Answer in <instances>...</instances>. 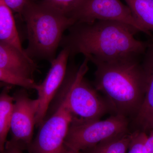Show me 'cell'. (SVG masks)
I'll return each instance as SVG.
<instances>
[{
  "instance_id": "6",
  "label": "cell",
  "mask_w": 153,
  "mask_h": 153,
  "mask_svg": "<svg viewBox=\"0 0 153 153\" xmlns=\"http://www.w3.org/2000/svg\"><path fill=\"white\" fill-rule=\"evenodd\" d=\"M57 104L54 112L39 126L29 153H60L63 149L73 115L63 103Z\"/></svg>"
},
{
  "instance_id": "11",
  "label": "cell",
  "mask_w": 153,
  "mask_h": 153,
  "mask_svg": "<svg viewBox=\"0 0 153 153\" xmlns=\"http://www.w3.org/2000/svg\"><path fill=\"white\" fill-rule=\"evenodd\" d=\"M0 68L19 77L34 79L38 66L34 60L16 48L0 42Z\"/></svg>"
},
{
  "instance_id": "8",
  "label": "cell",
  "mask_w": 153,
  "mask_h": 153,
  "mask_svg": "<svg viewBox=\"0 0 153 153\" xmlns=\"http://www.w3.org/2000/svg\"><path fill=\"white\" fill-rule=\"evenodd\" d=\"M26 88L17 91L13 96L14 105L11 119V139L9 140L23 151H29L39 107L38 99L30 98Z\"/></svg>"
},
{
  "instance_id": "10",
  "label": "cell",
  "mask_w": 153,
  "mask_h": 153,
  "mask_svg": "<svg viewBox=\"0 0 153 153\" xmlns=\"http://www.w3.org/2000/svg\"><path fill=\"white\" fill-rule=\"evenodd\" d=\"M141 61L145 80L143 101L138 112L133 118L135 130L149 134L153 128V38Z\"/></svg>"
},
{
  "instance_id": "3",
  "label": "cell",
  "mask_w": 153,
  "mask_h": 153,
  "mask_svg": "<svg viewBox=\"0 0 153 153\" xmlns=\"http://www.w3.org/2000/svg\"><path fill=\"white\" fill-rule=\"evenodd\" d=\"M21 16L25 22L28 46L25 51L31 59L52 61L63 33L75 24L74 20L40 1L29 0Z\"/></svg>"
},
{
  "instance_id": "2",
  "label": "cell",
  "mask_w": 153,
  "mask_h": 153,
  "mask_svg": "<svg viewBox=\"0 0 153 153\" xmlns=\"http://www.w3.org/2000/svg\"><path fill=\"white\" fill-rule=\"evenodd\" d=\"M95 86L105 96L114 114L133 118L145 94V80L139 58L96 66Z\"/></svg>"
},
{
  "instance_id": "1",
  "label": "cell",
  "mask_w": 153,
  "mask_h": 153,
  "mask_svg": "<svg viewBox=\"0 0 153 153\" xmlns=\"http://www.w3.org/2000/svg\"><path fill=\"white\" fill-rule=\"evenodd\" d=\"M68 30L60 47L68 49L70 58L82 54L96 66L139 58L149 44L136 39V30L114 21L75 23Z\"/></svg>"
},
{
  "instance_id": "16",
  "label": "cell",
  "mask_w": 153,
  "mask_h": 153,
  "mask_svg": "<svg viewBox=\"0 0 153 153\" xmlns=\"http://www.w3.org/2000/svg\"><path fill=\"white\" fill-rule=\"evenodd\" d=\"M0 82L11 85H18L26 89L36 90L38 84L34 79H27L16 76L0 68Z\"/></svg>"
},
{
  "instance_id": "12",
  "label": "cell",
  "mask_w": 153,
  "mask_h": 153,
  "mask_svg": "<svg viewBox=\"0 0 153 153\" xmlns=\"http://www.w3.org/2000/svg\"><path fill=\"white\" fill-rule=\"evenodd\" d=\"M13 13L3 0H0V42L9 44L27 55L22 47Z\"/></svg>"
},
{
  "instance_id": "14",
  "label": "cell",
  "mask_w": 153,
  "mask_h": 153,
  "mask_svg": "<svg viewBox=\"0 0 153 153\" xmlns=\"http://www.w3.org/2000/svg\"><path fill=\"white\" fill-rule=\"evenodd\" d=\"M143 33L153 32V0H124Z\"/></svg>"
},
{
  "instance_id": "17",
  "label": "cell",
  "mask_w": 153,
  "mask_h": 153,
  "mask_svg": "<svg viewBox=\"0 0 153 153\" xmlns=\"http://www.w3.org/2000/svg\"><path fill=\"white\" fill-rule=\"evenodd\" d=\"M82 0H42L47 5L69 17Z\"/></svg>"
},
{
  "instance_id": "15",
  "label": "cell",
  "mask_w": 153,
  "mask_h": 153,
  "mask_svg": "<svg viewBox=\"0 0 153 153\" xmlns=\"http://www.w3.org/2000/svg\"><path fill=\"white\" fill-rule=\"evenodd\" d=\"M132 137L133 132H129L100 143L88 150L90 151L89 153H127Z\"/></svg>"
},
{
  "instance_id": "20",
  "label": "cell",
  "mask_w": 153,
  "mask_h": 153,
  "mask_svg": "<svg viewBox=\"0 0 153 153\" xmlns=\"http://www.w3.org/2000/svg\"><path fill=\"white\" fill-rule=\"evenodd\" d=\"M0 153H23V151L8 140L6 143L4 149Z\"/></svg>"
},
{
  "instance_id": "5",
  "label": "cell",
  "mask_w": 153,
  "mask_h": 153,
  "mask_svg": "<svg viewBox=\"0 0 153 153\" xmlns=\"http://www.w3.org/2000/svg\"><path fill=\"white\" fill-rule=\"evenodd\" d=\"M128 118L114 114L105 120H85L73 117L64 145L77 152L129 132Z\"/></svg>"
},
{
  "instance_id": "9",
  "label": "cell",
  "mask_w": 153,
  "mask_h": 153,
  "mask_svg": "<svg viewBox=\"0 0 153 153\" xmlns=\"http://www.w3.org/2000/svg\"><path fill=\"white\" fill-rule=\"evenodd\" d=\"M69 51L63 48L57 57L51 61V67L44 81L38 84L39 107L36 117V126H39L46 118L50 103L60 89L67 71Z\"/></svg>"
},
{
  "instance_id": "18",
  "label": "cell",
  "mask_w": 153,
  "mask_h": 153,
  "mask_svg": "<svg viewBox=\"0 0 153 153\" xmlns=\"http://www.w3.org/2000/svg\"><path fill=\"white\" fill-rule=\"evenodd\" d=\"M148 137L144 132L134 131L127 153H144V146Z\"/></svg>"
},
{
  "instance_id": "4",
  "label": "cell",
  "mask_w": 153,
  "mask_h": 153,
  "mask_svg": "<svg viewBox=\"0 0 153 153\" xmlns=\"http://www.w3.org/2000/svg\"><path fill=\"white\" fill-rule=\"evenodd\" d=\"M89 61L85 58L77 67L67 68L66 76L57 93L61 102L70 111L73 117L85 120H97L110 111L105 100L86 81Z\"/></svg>"
},
{
  "instance_id": "24",
  "label": "cell",
  "mask_w": 153,
  "mask_h": 153,
  "mask_svg": "<svg viewBox=\"0 0 153 153\" xmlns=\"http://www.w3.org/2000/svg\"><path fill=\"white\" fill-rule=\"evenodd\" d=\"M81 153H82V152H81Z\"/></svg>"
},
{
  "instance_id": "19",
  "label": "cell",
  "mask_w": 153,
  "mask_h": 153,
  "mask_svg": "<svg viewBox=\"0 0 153 153\" xmlns=\"http://www.w3.org/2000/svg\"><path fill=\"white\" fill-rule=\"evenodd\" d=\"M29 0H3L12 12L21 16L23 9Z\"/></svg>"
},
{
  "instance_id": "7",
  "label": "cell",
  "mask_w": 153,
  "mask_h": 153,
  "mask_svg": "<svg viewBox=\"0 0 153 153\" xmlns=\"http://www.w3.org/2000/svg\"><path fill=\"white\" fill-rule=\"evenodd\" d=\"M69 17L75 24L96 21L120 22L143 33L129 8L120 0H82Z\"/></svg>"
},
{
  "instance_id": "21",
  "label": "cell",
  "mask_w": 153,
  "mask_h": 153,
  "mask_svg": "<svg viewBox=\"0 0 153 153\" xmlns=\"http://www.w3.org/2000/svg\"><path fill=\"white\" fill-rule=\"evenodd\" d=\"M144 153H153V128L145 143Z\"/></svg>"
},
{
  "instance_id": "23",
  "label": "cell",
  "mask_w": 153,
  "mask_h": 153,
  "mask_svg": "<svg viewBox=\"0 0 153 153\" xmlns=\"http://www.w3.org/2000/svg\"><path fill=\"white\" fill-rule=\"evenodd\" d=\"M8 85L9 84L5 83V82H0V88H3L5 86H6V85Z\"/></svg>"
},
{
  "instance_id": "13",
  "label": "cell",
  "mask_w": 153,
  "mask_h": 153,
  "mask_svg": "<svg viewBox=\"0 0 153 153\" xmlns=\"http://www.w3.org/2000/svg\"><path fill=\"white\" fill-rule=\"evenodd\" d=\"M11 88L12 85H6L0 93V152L4 149L10 129L14 105L13 97L10 94Z\"/></svg>"
},
{
  "instance_id": "22",
  "label": "cell",
  "mask_w": 153,
  "mask_h": 153,
  "mask_svg": "<svg viewBox=\"0 0 153 153\" xmlns=\"http://www.w3.org/2000/svg\"><path fill=\"white\" fill-rule=\"evenodd\" d=\"M60 153H82L81 152H74L73 150L68 149V148L66 147L65 146H63V149L61 150V152Z\"/></svg>"
}]
</instances>
